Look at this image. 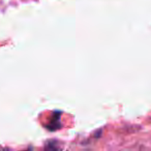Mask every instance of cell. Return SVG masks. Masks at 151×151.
I'll return each instance as SVG.
<instances>
[{
  "mask_svg": "<svg viewBox=\"0 0 151 151\" xmlns=\"http://www.w3.org/2000/svg\"><path fill=\"white\" fill-rule=\"evenodd\" d=\"M59 119H60V113L57 112L56 117H53L52 122L48 125V128L51 130H56L60 127V122H59Z\"/></svg>",
  "mask_w": 151,
  "mask_h": 151,
  "instance_id": "6da1fadb",
  "label": "cell"
}]
</instances>
